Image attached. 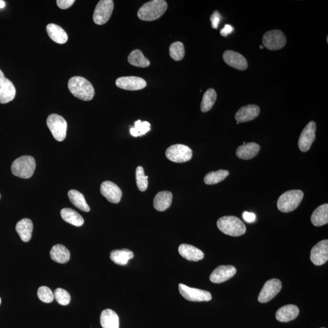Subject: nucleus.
<instances>
[{"mask_svg": "<svg viewBox=\"0 0 328 328\" xmlns=\"http://www.w3.org/2000/svg\"><path fill=\"white\" fill-rule=\"evenodd\" d=\"M217 226L222 232L231 237L243 236L246 231V227L239 218L233 216H225L217 221Z\"/></svg>", "mask_w": 328, "mask_h": 328, "instance_id": "obj_3", "label": "nucleus"}, {"mask_svg": "<svg viewBox=\"0 0 328 328\" xmlns=\"http://www.w3.org/2000/svg\"><path fill=\"white\" fill-rule=\"evenodd\" d=\"M260 49H263V46H262V45H261V46H260Z\"/></svg>", "mask_w": 328, "mask_h": 328, "instance_id": "obj_46", "label": "nucleus"}, {"mask_svg": "<svg viewBox=\"0 0 328 328\" xmlns=\"http://www.w3.org/2000/svg\"><path fill=\"white\" fill-rule=\"evenodd\" d=\"M178 251L183 258L189 261L198 262L204 257V253L200 249L190 244H182L179 247Z\"/></svg>", "mask_w": 328, "mask_h": 328, "instance_id": "obj_21", "label": "nucleus"}, {"mask_svg": "<svg viewBox=\"0 0 328 328\" xmlns=\"http://www.w3.org/2000/svg\"><path fill=\"white\" fill-rule=\"evenodd\" d=\"M130 133L132 135V136L134 137L139 136V133H138V131L136 129V128H131L130 129Z\"/></svg>", "mask_w": 328, "mask_h": 328, "instance_id": "obj_44", "label": "nucleus"}, {"mask_svg": "<svg viewBox=\"0 0 328 328\" xmlns=\"http://www.w3.org/2000/svg\"><path fill=\"white\" fill-rule=\"evenodd\" d=\"M282 288V282L279 279L273 278L265 283L259 295L258 300L260 303H265L274 298Z\"/></svg>", "mask_w": 328, "mask_h": 328, "instance_id": "obj_12", "label": "nucleus"}, {"mask_svg": "<svg viewBox=\"0 0 328 328\" xmlns=\"http://www.w3.org/2000/svg\"><path fill=\"white\" fill-rule=\"evenodd\" d=\"M221 19V16L220 12L218 11L214 12L213 14L210 17L212 28L217 30L218 28L219 25H220Z\"/></svg>", "mask_w": 328, "mask_h": 328, "instance_id": "obj_40", "label": "nucleus"}, {"mask_svg": "<svg viewBox=\"0 0 328 328\" xmlns=\"http://www.w3.org/2000/svg\"><path fill=\"white\" fill-rule=\"evenodd\" d=\"M133 257V252L126 249L112 250L110 253L112 261L121 266L127 265L128 261Z\"/></svg>", "mask_w": 328, "mask_h": 328, "instance_id": "obj_30", "label": "nucleus"}, {"mask_svg": "<svg viewBox=\"0 0 328 328\" xmlns=\"http://www.w3.org/2000/svg\"><path fill=\"white\" fill-rule=\"evenodd\" d=\"M134 128H136L139 133V136H142L143 135L146 134L150 130V124L147 121L143 122L138 120L135 122Z\"/></svg>", "mask_w": 328, "mask_h": 328, "instance_id": "obj_39", "label": "nucleus"}, {"mask_svg": "<svg viewBox=\"0 0 328 328\" xmlns=\"http://www.w3.org/2000/svg\"><path fill=\"white\" fill-rule=\"evenodd\" d=\"M310 259L314 265L321 266L328 260V240H324L318 242L311 251Z\"/></svg>", "mask_w": 328, "mask_h": 328, "instance_id": "obj_14", "label": "nucleus"}, {"mask_svg": "<svg viewBox=\"0 0 328 328\" xmlns=\"http://www.w3.org/2000/svg\"><path fill=\"white\" fill-rule=\"evenodd\" d=\"M118 88L128 91H137L146 87L147 82L139 77H122L115 81Z\"/></svg>", "mask_w": 328, "mask_h": 328, "instance_id": "obj_13", "label": "nucleus"}, {"mask_svg": "<svg viewBox=\"0 0 328 328\" xmlns=\"http://www.w3.org/2000/svg\"><path fill=\"white\" fill-rule=\"evenodd\" d=\"M300 313L298 308L294 304H288L276 311L275 317L280 322H289L297 318Z\"/></svg>", "mask_w": 328, "mask_h": 328, "instance_id": "obj_20", "label": "nucleus"}, {"mask_svg": "<svg viewBox=\"0 0 328 328\" xmlns=\"http://www.w3.org/2000/svg\"><path fill=\"white\" fill-rule=\"evenodd\" d=\"M60 215L64 221L73 226L80 227L84 223V220L81 215L72 208H63L60 212Z\"/></svg>", "mask_w": 328, "mask_h": 328, "instance_id": "obj_29", "label": "nucleus"}, {"mask_svg": "<svg viewBox=\"0 0 328 328\" xmlns=\"http://www.w3.org/2000/svg\"><path fill=\"white\" fill-rule=\"evenodd\" d=\"M260 147L259 144L249 143L242 145L238 148L236 154L241 159L249 160L255 157L259 153Z\"/></svg>", "mask_w": 328, "mask_h": 328, "instance_id": "obj_22", "label": "nucleus"}, {"mask_svg": "<svg viewBox=\"0 0 328 328\" xmlns=\"http://www.w3.org/2000/svg\"><path fill=\"white\" fill-rule=\"evenodd\" d=\"M6 4L4 1L0 0V9H3L5 7Z\"/></svg>", "mask_w": 328, "mask_h": 328, "instance_id": "obj_45", "label": "nucleus"}, {"mask_svg": "<svg viewBox=\"0 0 328 328\" xmlns=\"http://www.w3.org/2000/svg\"><path fill=\"white\" fill-rule=\"evenodd\" d=\"M68 88L76 98L83 101H91L95 95L94 87L84 77L76 76L71 78L68 82Z\"/></svg>", "mask_w": 328, "mask_h": 328, "instance_id": "obj_1", "label": "nucleus"}, {"mask_svg": "<svg viewBox=\"0 0 328 328\" xmlns=\"http://www.w3.org/2000/svg\"><path fill=\"white\" fill-rule=\"evenodd\" d=\"M316 124L314 121H311L302 131L298 139L299 149L302 152H307L312 146V144L316 139Z\"/></svg>", "mask_w": 328, "mask_h": 328, "instance_id": "obj_11", "label": "nucleus"}, {"mask_svg": "<svg viewBox=\"0 0 328 328\" xmlns=\"http://www.w3.org/2000/svg\"><path fill=\"white\" fill-rule=\"evenodd\" d=\"M136 177L138 189L141 192L146 191L148 188V185H149V182H148V179L146 178V176L145 175L143 167L139 166L137 167Z\"/></svg>", "mask_w": 328, "mask_h": 328, "instance_id": "obj_36", "label": "nucleus"}, {"mask_svg": "<svg viewBox=\"0 0 328 328\" xmlns=\"http://www.w3.org/2000/svg\"><path fill=\"white\" fill-rule=\"evenodd\" d=\"M263 43L269 50H280L286 45V37L281 31H269L263 35Z\"/></svg>", "mask_w": 328, "mask_h": 328, "instance_id": "obj_9", "label": "nucleus"}, {"mask_svg": "<svg viewBox=\"0 0 328 328\" xmlns=\"http://www.w3.org/2000/svg\"><path fill=\"white\" fill-rule=\"evenodd\" d=\"M54 298L61 305L66 306L71 301V295L65 289L57 288L54 292Z\"/></svg>", "mask_w": 328, "mask_h": 328, "instance_id": "obj_37", "label": "nucleus"}, {"mask_svg": "<svg viewBox=\"0 0 328 328\" xmlns=\"http://www.w3.org/2000/svg\"><path fill=\"white\" fill-rule=\"evenodd\" d=\"M167 9V3L164 0H153L145 3L138 11L140 20L152 21L157 20L164 14Z\"/></svg>", "mask_w": 328, "mask_h": 328, "instance_id": "obj_2", "label": "nucleus"}, {"mask_svg": "<svg viewBox=\"0 0 328 328\" xmlns=\"http://www.w3.org/2000/svg\"><path fill=\"white\" fill-rule=\"evenodd\" d=\"M321 328H325V327H321Z\"/></svg>", "mask_w": 328, "mask_h": 328, "instance_id": "obj_49", "label": "nucleus"}, {"mask_svg": "<svg viewBox=\"0 0 328 328\" xmlns=\"http://www.w3.org/2000/svg\"><path fill=\"white\" fill-rule=\"evenodd\" d=\"M172 199L173 195L171 192L168 191L159 192L154 198V208L159 212L166 210L171 205Z\"/></svg>", "mask_w": 328, "mask_h": 328, "instance_id": "obj_24", "label": "nucleus"}, {"mask_svg": "<svg viewBox=\"0 0 328 328\" xmlns=\"http://www.w3.org/2000/svg\"><path fill=\"white\" fill-rule=\"evenodd\" d=\"M114 9V2L112 0H101L96 6L93 20L98 25L106 24L110 18Z\"/></svg>", "mask_w": 328, "mask_h": 328, "instance_id": "obj_8", "label": "nucleus"}, {"mask_svg": "<svg viewBox=\"0 0 328 328\" xmlns=\"http://www.w3.org/2000/svg\"><path fill=\"white\" fill-rule=\"evenodd\" d=\"M128 60L131 65L136 67H147L150 65L149 60L147 59L142 51L139 50L132 51L128 57Z\"/></svg>", "mask_w": 328, "mask_h": 328, "instance_id": "obj_32", "label": "nucleus"}, {"mask_svg": "<svg viewBox=\"0 0 328 328\" xmlns=\"http://www.w3.org/2000/svg\"><path fill=\"white\" fill-rule=\"evenodd\" d=\"M243 217L244 220H245L247 223H252L255 220L256 216L253 213H250V212H244L243 214Z\"/></svg>", "mask_w": 328, "mask_h": 328, "instance_id": "obj_43", "label": "nucleus"}, {"mask_svg": "<svg viewBox=\"0 0 328 328\" xmlns=\"http://www.w3.org/2000/svg\"><path fill=\"white\" fill-rule=\"evenodd\" d=\"M101 324L103 328H120V318L115 312L107 309L101 313Z\"/></svg>", "mask_w": 328, "mask_h": 328, "instance_id": "obj_25", "label": "nucleus"}, {"mask_svg": "<svg viewBox=\"0 0 328 328\" xmlns=\"http://www.w3.org/2000/svg\"><path fill=\"white\" fill-rule=\"evenodd\" d=\"M68 197L72 203L83 212H88L90 207L86 203L84 196L76 190H71L68 192Z\"/></svg>", "mask_w": 328, "mask_h": 328, "instance_id": "obj_31", "label": "nucleus"}, {"mask_svg": "<svg viewBox=\"0 0 328 328\" xmlns=\"http://www.w3.org/2000/svg\"><path fill=\"white\" fill-rule=\"evenodd\" d=\"M47 125L53 136L59 142L65 139L67 131V122L65 119L60 115L53 114L49 115L47 120Z\"/></svg>", "mask_w": 328, "mask_h": 328, "instance_id": "obj_6", "label": "nucleus"}, {"mask_svg": "<svg viewBox=\"0 0 328 328\" xmlns=\"http://www.w3.org/2000/svg\"><path fill=\"white\" fill-rule=\"evenodd\" d=\"M234 29L230 25H226L222 29L220 34L223 37H227L233 31Z\"/></svg>", "mask_w": 328, "mask_h": 328, "instance_id": "obj_42", "label": "nucleus"}, {"mask_svg": "<svg viewBox=\"0 0 328 328\" xmlns=\"http://www.w3.org/2000/svg\"><path fill=\"white\" fill-rule=\"evenodd\" d=\"M303 197V192L300 190H291L285 192L278 199V210L284 213L294 211L300 204Z\"/></svg>", "mask_w": 328, "mask_h": 328, "instance_id": "obj_4", "label": "nucleus"}, {"mask_svg": "<svg viewBox=\"0 0 328 328\" xmlns=\"http://www.w3.org/2000/svg\"><path fill=\"white\" fill-rule=\"evenodd\" d=\"M51 259L59 263H66L70 259L69 250L62 244H56L53 247L50 252Z\"/></svg>", "mask_w": 328, "mask_h": 328, "instance_id": "obj_28", "label": "nucleus"}, {"mask_svg": "<svg viewBox=\"0 0 328 328\" xmlns=\"http://www.w3.org/2000/svg\"><path fill=\"white\" fill-rule=\"evenodd\" d=\"M75 2V0H57V5L60 9H66L70 8Z\"/></svg>", "mask_w": 328, "mask_h": 328, "instance_id": "obj_41", "label": "nucleus"}, {"mask_svg": "<svg viewBox=\"0 0 328 328\" xmlns=\"http://www.w3.org/2000/svg\"><path fill=\"white\" fill-rule=\"evenodd\" d=\"M36 163L33 157L22 156L15 159L12 163V174L22 179L30 178L33 175Z\"/></svg>", "mask_w": 328, "mask_h": 328, "instance_id": "obj_5", "label": "nucleus"}, {"mask_svg": "<svg viewBox=\"0 0 328 328\" xmlns=\"http://www.w3.org/2000/svg\"><path fill=\"white\" fill-rule=\"evenodd\" d=\"M46 31L51 40L57 43L65 44L68 39L65 31L56 24L48 25L46 27Z\"/></svg>", "mask_w": 328, "mask_h": 328, "instance_id": "obj_26", "label": "nucleus"}, {"mask_svg": "<svg viewBox=\"0 0 328 328\" xmlns=\"http://www.w3.org/2000/svg\"><path fill=\"white\" fill-rule=\"evenodd\" d=\"M1 303H2V299L1 298H0V304H1Z\"/></svg>", "mask_w": 328, "mask_h": 328, "instance_id": "obj_47", "label": "nucleus"}, {"mask_svg": "<svg viewBox=\"0 0 328 328\" xmlns=\"http://www.w3.org/2000/svg\"><path fill=\"white\" fill-rule=\"evenodd\" d=\"M260 108L256 105H248L244 106L239 109L236 114L237 122H246L255 120L259 116Z\"/></svg>", "mask_w": 328, "mask_h": 328, "instance_id": "obj_19", "label": "nucleus"}, {"mask_svg": "<svg viewBox=\"0 0 328 328\" xmlns=\"http://www.w3.org/2000/svg\"><path fill=\"white\" fill-rule=\"evenodd\" d=\"M217 95L214 89H208L204 93L202 98L201 109L202 112H206L213 108L215 102L217 101Z\"/></svg>", "mask_w": 328, "mask_h": 328, "instance_id": "obj_33", "label": "nucleus"}, {"mask_svg": "<svg viewBox=\"0 0 328 328\" xmlns=\"http://www.w3.org/2000/svg\"><path fill=\"white\" fill-rule=\"evenodd\" d=\"M37 295L40 300L44 303H51L54 299V292L47 286H41L38 289Z\"/></svg>", "mask_w": 328, "mask_h": 328, "instance_id": "obj_38", "label": "nucleus"}, {"mask_svg": "<svg viewBox=\"0 0 328 328\" xmlns=\"http://www.w3.org/2000/svg\"><path fill=\"white\" fill-rule=\"evenodd\" d=\"M16 89L13 83L5 77L0 69V104H7L15 97Z\"/></svg>", "mask_w": 328, "mask_h": 328, "instance_id": "obj_15", "label": "nucleus"}, {"mask_svg": "<svg viewBox=\"0 0 328 328\" xmlns=\"http://www.w3.org/2000/svg\"><path fill=\"white\" fill-rule=\"evenodd\" d=\"M237 269L233 266H220L212 272L210 280L214 284H221L229 280L236 274Z\"/></svg>", "mask_w": 328, "mask_h": 328, "instance_id": "obj_16", "label": "nucleus"}, {"mask_svg": "<svg viewBox=\"0 0 328 328\" xmlns=\"http://www.w3.org/2000/svg\"><path fill=\"white\" fill-rule=\"evenodd\" d=\"M16 230L24 242L30 241L33 230V223L30 219L24 218L18 221L15 227Z\"/></svg>", "mask_w": 328, "mask_h": 328, "instance_id": "obj_23", "label": "nucleus"}, {"mask_svg": "<svg viewBox=\"0 0 328 328\" xmlns=\"http://www.w3.org/2000/svg\"><path fill=\"white\" fill-rule=\"evenodd\" d=\"M170 56L175 61H180L182 60L185 56V48L184 44L180 41L176 42L170 45L169 49Z\"/></svg>", "mask_w": 328, "mask_h": 328, "instance_id": "obj_35", "label": "nucleus"}, {"mask_svg": "<svg viewBox=\"0 0 328 328\" xmlns=\"http://www.w3.org/2000/svg\"><path fill=\"white\" fill-rule=\"evenodd\" d=\"M0 198H1V195H0Z\"/></svg>", "mask_w": 328, "mask_h": 328, "instance_id": "obj_48", "label": "nucleus"}, {"mask_svg": "<svg viewBox=\"0 0 328 328\" xmlns=\"http://www.w3.org/2000/svg\"><path fill=\"white\" fill-rule=\"evenodd\" d=\"M101 192V194L111 203L118 204L121 201L122 195L121 190L113 182L111 181L102 182Z\"/></svg>", "mask_w": 328, "mask_h": 328, "instance_id": "obj_17", "label": "nucleus"}, {"mask_svg": "<svg viewBox=\"0 0 328 328\" xmlns=\"http://www.w3.org/2000/svg\"><path fill=\"white\" fill-rule=\"evenodd\" d=\"M223 59L227 65L237 69L243 71L248 67L246 58L236 51L227 50L223 54Z\"/></svg>", "mask_w": 328, "mask_h": 328, "instance_id": "obj_18", "label": "nucleus"}, {"mask_svg": "<svg viewBox=\"0 0 328 328\" xmlns=\"http://www.w3.org/2000/svg\"><path fill=\"white\" fill-rule=\"evenodd\" d=\"M166 155L172 162L183 163L192 159V150L185 145L176 144L167 149Z\"/></svg>", "mask_w": 328, "mask_h": 328, "instance_id": "obj_7", "label": "nucleus"}, {"mask_svg": "<svg viewBox=\"0 0 328 328\" xmlns=\"http://www.w3.org/2000/svg\"><path fill=\"white\" fill-rule=\"evenodd\" d=\"M311 223L316 227L322 226L328 223V204L320 205L313 212L311 217Z\"/></svg>", "mask_w": 328, "mask_h": 328, "instance_id": "obj_27", "label": "nucleus"}, {"mask_svg": "<svg viewBox=\"0 0 328 328\" xmlns=\"http://www.w3.org/2000/svg\"><path fill=\"white\" fill-rule=\"evenodd\" d=\"M229 175V172L227 170H220L216 172H211L205 176L204 182L207 185L217 184L218 183L224 181Z\"/></svg>", "mask_w": 328, "mask_h": 328, "instance_id": "obj_34", "label": "nucleus"}, {"mask_svg": "<svg viewBox=\"0 0 328 328\" xmlns=\"http://www.w3.org/2000/svg\"><path fill=\"white\" fill-rule=\"evenodd\" d=\"M179 291L183 297L191 301H208L212 298V294L208 291L191 288L182 284L179 285Z\"/></svg>", "mask_w": 328, "mask_h": 328, "instance_id": "obj_10", "label": "nucleus"}]
</instances>
